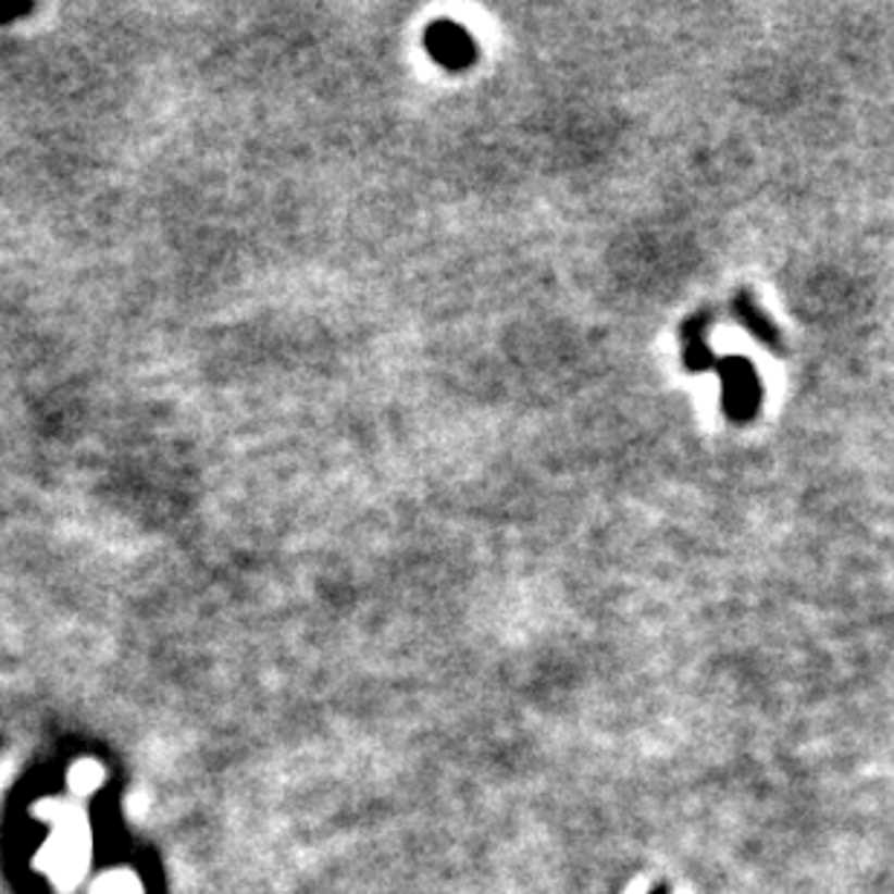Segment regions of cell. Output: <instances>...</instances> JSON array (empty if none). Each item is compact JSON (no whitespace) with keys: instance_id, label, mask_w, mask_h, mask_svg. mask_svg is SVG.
I'll return each mask as SVG.
<instances>
[{"instance_id":"3957f363","label":"cell","mask_w":894,"mask_h":894,"mask_svg":"<svg viewBox=\"0 0 894 894\" xmlns=\"http://www.w3.org/2000/svg\"><path fill=\"white\" fill-rule=\"evenodd\" d=\"M738 313H742V319L747 322V327L753 333H756L758 339L767 342L770 345V350H779V345H782V339L775 336V331L770 327V322H767L765 315L758 313V310H753V305H749L747 298H742V305H738Z\"/></svg>"},{"instance_id":"7a4b0ae2","label":"cell","mask_w":894,"mask_h":894,"mask_svg":"<svg viewBox=\"0 0 894 894\" xmlns=\"http://www.w3.org/2000/svg\"><path fill=\"white\" fill-rule=\"evenodd\" d=\"M429 50H435V55L446 64H463L469 59V38L460 33L458 26H437L435 33L429 35Z\"/></svg>"},{"instance_id":"6da1fadb","label":"cell","mask_w":894,"mask_h":894,"mask_svg":"<svg viewBox=\"0 0 894 894\" xmlns=\"http://www.w3.org/2000/svg\"><path fill=\"white\" fill-rule=\"evenodd\" d=\"M724 392H727V411L742 420L758 406V380L753 376L747 362L735 359L724 365Z\"/></svg>"}]
</instances>
